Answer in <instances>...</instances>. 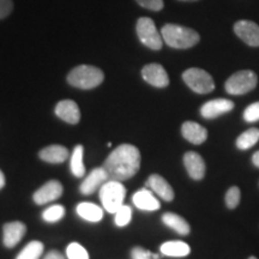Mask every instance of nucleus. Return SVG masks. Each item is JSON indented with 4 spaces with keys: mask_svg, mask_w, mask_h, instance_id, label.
Masks as SVG:
<instances>
[{
    "mask_svg": "<svg viewBox=\"0 0 259 259\" xmlns=\"http://www.w3.org/2000/svg\"><path fill=\"white\" fill-rule=\"evenodd\" d=\"M56 114L58 118L69 124L76 125L80 120L79 107L72 100H63L56 106Z\"/></svg>",
    "mask_w": 259,
    "mask_h": 259,
    "instance_id": "nucleus-16",
    "label": "nucleus"
},
{
    "mask_svg": "<svg viewBox=\"0 0 259 259\" xmlns=\"http://www.w3.org/2000/svg\"><path fill=\"white\" fill-rule=\"evenodd\" d=\"M248 259H258V258H255V257H253V255H252V257H250Z\"/></svg>",
    "mask_w": 259,
    "mask_h": 259,
    "instance_id": "nucleus-39",
    "label": "nucleus"
},
{
    "mask_svg": "<svg viewBox=\"0 0 259 259\" xmlns=\"http://www.w3.org/2000/svg\"><path fill=\"white\" fill-rule=\"evenodd\" d=\"M44 259H65V257H64V254H61L59 251L53 250V251L48 252V253L44 257Z\"/></svg>",
    "mask_w": 259,
    "mask_h": 259,
    "instance_id": "nucleus-34",
    "label": "nucleus"
},
{
    "mask_svg": "<svg viewBox=\"0 0 259 259\" xmlns=\"http://www.w3.org/2000/svg\"><path fill=\"white\" fill-rule=\"evenodd\" d=\"M258 84V77L253 71L242 70L232 74L225 84L226 92L231 95H245L253 90Z\"/></svg>",
    "mask_w": 259,
    "mask_h": 259,
    "instance_id": "nucleus-5",
    "label": "nucleus"
},
{
    "mask_svg": "<svg viewBox=\"0 0 259 259\" xmlns=\"http://www.w3.org/2000/svg\"><path fill=\"white\" fill-rule=\"evenodd\" d=\"M136 31H137L139 41L144 46L153 51L161 50L163 38H162L161 32L157 30L153 19L149 17L139 18L137 21V25H136Z\"/></svg>",
    "mask_w": 259,
    "mask_h": 259,
    "instance_id": "nucleus-6",
    "label": "nucleus"
},
{
    "mask_svg": "<svg viewBox=\"0 0 259 259\" xmlns=\"http://www.w3.org/2000/svg\"><path fill=\"white\" fill-rule=\"evenodd\" d=\"M181 135L183 137L189 141L190 143L199 145L203 144L208 138V131L198 122L185 121L181 126Z\"/></svg>",
    "mask_w": 259,
    "mask_h": 259,
    "instance_id": "nucleus-18",
    "label": "nucleus"
},
{
    "mask_svg": "<svg viewBox=\"0 0 259 259\" xmlns=\"http://www.w3.org/2000/svg\"><path fill=\"white\" fill-rule=\"evenodd\" d=\"M252 163H253L257 168H259V151H255V153L252 155Z\"/></svg>",
    "mask_w": 259,
    "mask_h": 259,
    "instance_id": "nucleus-35",
    "label": "nucleus"
},
{
    "mask_svg": "<svg viewBox=\"0 0 259 259\" xmlns=\"http://www.w3.org/2000/svg\"><path fill=\"white\" fill-rule=\"evenodd\" d=\"M259 141V128L252 127L246 130L245 132L236 138V148L240 150H247L251 149Z\"/></svg>",
    "mask_w": 259,
    "mask_h": 259,
    "instance_id": "nucleus-24",
    "label": "nucleus"
},
{
    "mask_svg": "<svg viewBox=\"0 0 259 259\" xmlns=\"http://www.w3.org/2000/svg\"><path fill=\"white\" fill-rule=\"evenodd\" d=\"M63 191L64 189L60 181L51 180L34 193L32 199H34V202L38 204V205H44V204L52 203L54 202V200L59 199L61 194H63Z\"/></svg>",
    "mask_w": 259,
    "mask_h": 259,
    "instance_id": "nucleus-10",
    "label": "nucleus"
},
{
    "mask_svg": "<svg viewBox=\"0 0 259 259\" xmlns=\"http://www.w3.org/2000/svg\"><path fill=\"white\" fill-rule=\"evenodd\" d=\"M183 79L186 85L197 94H209L215 89L212 77L205 70L191 67L183 73Z\"/></svg>",
    "mask_w": 259,
    "mask_h": 259,
    "instance_id": "nucleus-7",
    "label": "nucleus"
},
{
    "mask_svg": "<svg viewBox=\"0 0 259 259\" xmlns=\"http://www.w3.org/2000/svg\"><path fill=\"white\" fill-rule=\"evenodd\" d=\"M241 200V191L238 186H232L226 192L225 202L228 209H235Z\"/></svg>",
    "mask_w": 259,
    "mask_h": 259,
    "instance_id": "nucleus-29",
    "label": "nucleus"
},
{
    "mask_svg": "<svg viewBox=\"0 0 259 259\" xmlns=\"http://www.w3.org/2000/svg\"><path fill=\"white\" fill-rule=\"evenodd\" d=\"M234 102L228 99H215L205 102L200 107V114L205 119H215L218 116L233 111Z\"/></svg>",
    "mask_w": 259,
    "mask_h": 259,
    "instance_id": "nucleus-12",
    "label": "nucleus"
},
{
    "mask_svg": "<svg viewBox=\"0 0 259 259\" xmlns=\"http://www.w3.org/2000/svg\"><path fill=\"white\" fill-rule=\"evenodd\" d=\"M83 154L84 149L82 145H76L73 148L72 155L70 158V169L71 173L76 178H82L85 176V167L83 163Z\"/></svg>",
    "mask_w": 259,
    "mask_h": 259,
    "instance_id": "nucleus-23",
    "label": "nucleus"
},
{
    "mask_svg": "<svg viewBox=\"0 0 259 259\" xmlns=\"http://www.w3.org/2000/svg\"><path fill=\"white\" fill-rule=\"evenodd\" d=\"M65 215V208L60 204H54L42 212V219L48 223H54L60 221Z\"/></svg>",
    "mask_w": 259,
    "mask_h": 259,
    "instance_id": "nucleus-26",
    "label": "nucleus"
},
{
    "mask_svg": "<svg viewBox=\"0 0 259 259\" xmlns=\"http://www.w3.org/2000/svg\"><path fill=\"white\" fill-rule=\"evenodd\" d=\"M105 79V74L99 67L90 65H79L67 74V82L74 88L90 90L99 87Z\"/></svg>",
    "mask_w": 259,
    "mask_h": 259,
    "instance_id": "nucleus-3",
    "label": "nucleus"
},
{
    "mask_svg": "<svg viewBox=\"0 0 259 259\" xmlns=\"http://www.w3.org/2000/svg\"><path fill=\"white\" fill-rule=\"evenodd\" d=\"M100 200L106 211L114 213L124 204L126 189L121 181L107 180L100 189Z\"/></svg>",
    "mask_w": 259,
    "mask_h": 259,
    "instance_id": "nucleus-4",
    "label": "nucleus"
},
{
    "mask_svg": "<svg viewBox=\"0 0 259 259\" xmlns=\"http://www.w3.org/2000/svg\"><path fill=\"white\" fill-rule=\"evenodd\" d=\"M184 164L191 179L202 180L205 176V162L204 158L196 151H187L184 155Z\"/></svg>",
    "mask_w": 259,
    "mask_h": 259,
    "instance_id": "nucleus-15",
    "label": "nucleus"
},
{
    "mask_svg": "<svg viewBox=\"0 0 259 259\" xmlns=\"http://www.w3.org/2000/svg\"><path fill=\"white\" fill-rule=\"evenodd\" d=\"M160 258H161V254L153 253V259H160Z\"/></svg>",
    "mask_w": 259,
    "mask_h": 259,
    "instance_id": "nucleus-37",
    "label": "nucleus"
},
{
    "mask_svg": "<svg viewBox=\"0 0 259 259\" xmlns=\"http://www.w3.org/2000/svg\"><path fill=\"white\" fill-rule=\"evenodd\" d=\"M180 2H198V0H180Z\"/></svg>",
    "mask_w": 259,
    "mask_h": 259,
    "instance_id": "nucleus-38",
    "label": "nucleus"
},
{
    "mask_svg": "<svg viewBox=\"0 0 259 259\" xmlns=\"http://www.w3.org/2000/svg\"><path fill=\"white\" fill-rule=\"evenodd\" d=\"M160 251L162 255H167V257L173 258H183L187 257L191 253V247L186 242L180 240H173L163 242L161 245Z\"/></svg>",
    "mask_w": 259,
    "mask_h": 259,
    "instance_id": "nucleus-20",
    "label": "nucleus"
},
{
    "mask_svg": "<svg viewBox=\"0 0 259 259\" xmlns=\"http://www.w3.org/2000/svg\"><path fill=\"white\" fill-rule=\"evenodd\" d=\"M27 233V227L23 222H8L3 227V242L5 247L12 248L23 239Z\"/></svg>",
    "mask_w": 259,
    "mask_h": 259,
    "instance_id": "nucleus-14",
    "label": "nucleus"
},
{
    "mask_svg": "<svg viewBox=\"0 0 259 259\" xmlns=\"http://www.w3.org/2000/svg\"><path fill=\"white\" fill-rule=\"evenodd\" d=\"M132 259H153V252L145 250L141 246H136L131 251Z\"/></svg>",
    "mask_w": 259,
    "mask_h": 259,
    "instance_id": "nucleus-32",
    "label": "nucleus"
},
{
    "mask_svg": "<svg viewBox=\"0 0 259 259\" xmlns=\"http://www.w3.org/2000/svg\"><path fill=\"white\" fill-rule=\"evenodd\" d=\"M107 180H109L108 174L105 170L103 167H99L93 169L88 176L85 177V179L82 181L79 186V192L84 194V196H90L95 191L101 189V186L106 183Z\"/></svg>",
    "mask_w": 259,
    "mask_h": 259,
    "instance_id": "nucleus-11",
    "label": "nucleus"
},
{
    "mask_svg": "<svg viewBox=\"0 0 259 259\" xmlns=\"http://www.w3.org/2000/svg\"><path fill=\"white\" fill-rule=\"evenodd\" d=\"M132 202H134L136 208L144 211H156L161 208V204L158 199L154 196V193L148 189H141L132 196Z\"/></svg>",
    "mask_w": 259,
    "mask_h": 259,
    "instance_id": "nucleus-17",
    "label": "nucleus"
},
{
    "mask_svg": "<svg viewBox=\"0 0 259 259\" xmlns=\"http://www.w3.org/2000/svg\"><path fill=\"white\" fill-rule=\"evenodd\" d=\"M145 186H147L151 192L157 194V196L163 199L164 202H171V200L174 199V197H176L174 190L171 189L169 183H168L164 178L158 176V174H151V176L148 178Z\"/></svg>",
    "mask_w": 259,
    "mask_h": 259,
    "instance_id": "nucleus-13",
    "label": "nucleus"
},
{
    "mask_svg": "<svg viewBox=\"0 0 259 259\" xmlns=\"http://www.w3.org/2000/svg\"><path fill=\"white\" fill-rule=\"evenodd\" d=\"M142 77L155 88H166L169 84L167 71L160 64H148L142 69Z\"/></svg>",
    "mask_w": 259,
    "mask_h": 259,
    "instance_id": "nucleus-8",
    "label": "nucleus"
},
{
    "mask_svg": "<svg viewBox=\"0 0 259 259\" xmlns=\"http://www.w3.org/2000/svg\"><path fill=\"white\" fill-rule=\"evenodd\" d=\"M45 246L41 241L34 240L30 241L25 247L19 252L16 259H40L41 254L44 253Z\"/></svg>",
    "mask_w": 259,
    "mask_h": 259,
    "instance_id": "nucleus-25",
    "label": "nucleus"
},
{
    "mask_svg": "<svg viewBox=\"0 0 259 259\" xmlns=\"http://www.w3.org/2000/svg\"><path fill=\"white\" fill-rule=\"evenodd\" d=\"M14 10L12 0H0V19L8 17Z\"/></svg>",
    "mask_w": 259,
    "mask_h": 259,
    "instance_id": "nucleus-33",
    "label": "nucleus"
},
{
    "mask_svg": "<svg viewBox=\"0 0 259 259\" xmlns=\"http://www.w3.org/2000/svg\"><path fill=\"white\" fill-rule=\"evenodd\" d=\"M236 36L251 47H259V25L252 21L242 19L234 24Z\"/></svg>",
    "mask_w": 259,
    "mask_h": 259,
    "instance_id": "nucleus-9",
    "label": "nucleus"
},
{
    "mask_svg": "<svg viewBox=\"0 0 259 259\" xmlns=\"http://www.w3.org/2000/svg\"><path fill=\"white\" fill-rule=\"evenodd\" d=\"M66 255L69 259H89V253L78 242H71L66 247Z\"/></svg>",
    "mask_w": 259,
    "mask_h": 259,
    "instance_id": "nucleus-28",
    "label": "nucleus"
},
{
    "mask_svg": "<svg viewBox=\"0 0 259 259\" xmlns=\"http://www.w3.org/2000/svg\"><path fill=\"white\" fill-rule=\"evenodd\" d=\"M4 186H5V176L2 171V169H0V190H2Z\"/></svg>",
    "mask_w": 259,
    "mask_h": 259,
    "instance_id": "nucleus-36",
    "label": "nucleus"
},
{
    "mask_svg": "<svg viewBox=\"0 0 259 259\" xmlns=\"http://www.w3.org/2000/svg\"><path fill=\"white\" fill-rule=\"evenodd\" d=\"M244 119L247 122L259 121V102H254L246 107L244 111Z\"/></svg>",
    "mask_w": 259,
    "mask_h": 259,
    "instance_id": "nucleus-30",
    "label": "nucleus"
},
{
    "mask_svg": "<svg viewBox=\"0 0 259 259\" xmlns=\"http://www.w3.org/2000/svg\"><path fill=\"white\" fill-rule=\"evenodd\" d=\"M103 168L111 180L125 181L137 174L141 168V153L132 144H120L106 158Z\"/></svg>",
    "mask_w": 259,
    "mask_h": 259,
    "instance_id": "nucleus-1",
    "label": "nucleus"
},
{
    "mask_svg": "<svg viewBox=\"0 0 259 259\" xmlns=\"http://www.w3.org/2000/svg\"><path fill=\"white\" fill-rule=\"evenodd\" d=\"M161 35L168 46L176 50H187L196 46L200 37L193 29L179 24H166L161 29Z\"/></svg>",
    "mask_w": 259,
    "mask_h": 259,
    "instance_id": "nucleus-2",
    "label": "nucleus"
},
{
    "mask_svg": "<svg viewBox=\"0 0 259 259\" xmlns=\"http://www.w3.org/2000/svg\"><path fill=\"white\" fill-rule=\"evenodd\" d=\"M142 8L150 10V11H160L163 9V0H136Z\"/></svg>",
    "mask_w": 259,
    "mask_h": 259,
    "instance_id": "nucleus-31",
    "label": "nucleus"
},
{
    "mask_svg": "<svg viewBox=\"0 0 259 259\" xmlns=\"http://www.w3.org/2000/svg\"><path fill=\"white\" fill-rule=\"evenodd\" d=\"M162 222L179 235H189L191 227L185 219L181 218L176 212H166L162 215Z\"/></svg>",
    "mask_w": 259,
    "mask_h": 259,
    "instance_id": "nucleus-22",
    "label": "nucleus"
},
{
    "mask_svg": "<svg viewBox=\"0 0 259 259\" xmlns=\"http://www.w3.org/2000/svg\"><path fill=\"white\" fill-rule=\"evenodd\" d=\"M114 222L118 227H126L132 220V209L131 206L122 205L114 212Z\"/></svg>",
    "mask_w": 259,
    "mask_h": 259,
    "instance_id": "nucleus-27",
    "label": "nucleus"
},
{
    "mask_svg": "<svg viewBox=\"0 0 259 259\" xmlns=\"http://www.w3.org/2000/svg\"><path fill=\"white\" fill-rule=\"evenodd\" d=\"M38 156L47 163H63L69 157V150L63 145L54 144L42 149L38 153Z\"/></svg>",
    "mask_w": 259,
    "mask_h": 259,
    "instance_id": "nucleus-19",
    "label": "nucleus"
},
{
    "mask_svg": "<svg viewBox=\"0 0 259 259\" xmlns=\"http://www.w3.org/2000/svg\"><path fill=\"white\" fill-rule=\"evenodd\" d=\"M76 211L80 219L85 220L88 222L96 223L101 221L103 218V210L101 206L90 202H82L77 205Z\"/></svg>",
    "mask_w": 259,
    "mask_h": 259,
    "instance_id": "nucleus-21",
    "label": "nucleus"
}]
</instances>
